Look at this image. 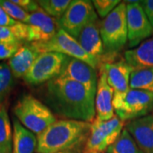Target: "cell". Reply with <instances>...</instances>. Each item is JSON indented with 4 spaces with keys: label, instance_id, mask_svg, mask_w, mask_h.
<instances>
[{
    "label": "cell",
    "instance_id": "30",
    "mask_svg": "<svg viewBox=\"0 0 153 153\" xmlns=\"http://www.w3.org/2000/svg\"><path fill=\"white\" fill-rule=\"evenodd\" d=\"M19 22L11 18L6 11L0 6V27H13Z\"/></svg>",
    "mask_w": 153,
    "mask_h": 153
},
{
    "label": "cell",
    "instance_id": "14",
    "mask_svg": "<svg viewBox=\"0 0 153 153\" xmlns=\"http://www.w3.org/2000/svg\"><path fill=\"white\" fill-rule=\"evenodd\" d=\"M124 128L131 134L143 152L153 153L152 114L129 121Z\"/></svg>",
    "mask_w": 153,
    "mask_h": 153
},
{
    "label": "cell",
    "instance_id": "8",
    "mask_svg": "<svg viewBox=\"0 0 153 153\" xmlns=\"http://www.w3.org/2000/svg\"><path fill=\"white\" fill-rule=\"evenodd\" d=\"M39 50L44 52H57L74 58L82 60L88 65L96 69L100 65V60L92 56L87 53L76 38L71 37L70 34L62 29H59L58 33L48 42L44 43H35Z\"/></svg>",
    "mask_w": 153,
    "mask_h": 153
},
{
    "label": "cell",
    "instance_id": "17",
    "mask_svg": "<svg viewBox=\"0 0 153 153\" xmlns=\"http://www.w3.org/2000/svg\"><path fill=\"white\" fill-rule=\"evenodd\" d=\"M83 49L92 56L100 60L105 55V48L100 36V24L99 21L88 24L76 38Z\"/></svg>",
    "mask_w": 153,
    "mask_h": 153
},
{
    "label": "cell",
    "instance_id": "22",
    "mask_svg": "<svg viewBox=\"0 0 153 153\" xmlns=\"http://www.w3.org/2000/svg\"><path fill=\"white\" fill-rule=\"evenodd\" d=\"M129 87L153 93V68L134 70L130 76Z\"/></svg>",
    "mask_w": 153,
    "mask_h": 153
},
{
    "label": "cell",
    "instance_id": "31",
    "mask_svg": "<svg viewBox=\"0 0 153 153\" xmlns=\"http://www.w3.org/2000/svg\"><path fill=\"white\" fill-rule=\"evenodd\" d=\"M140 4L145 11L151 26L153 30V0H144L140 1Z\"/></svg>",
    "mask_w": 153,
    "mask_h": 153
},
{
    "label": "cell",
    "instance_id": "26",
    "mask_svg": "<svg viewBox=\"0 0 153 153\" xmlns=\"http://www.w3.org/2000/svg\"><path fill=\"white\" fill-rule=\"evenodd\" d=\"M0 6L6 11V13L16 22L27 23L30 14L22 9L20 6L13 3L11 0H0Z\"/></svg>",
    "mask_w": 153,
    "mask_h": 153
},
{
    "label": "cell",
    "instance_id": "11",
    "mask_svg": "<svg viewBox=\"0 0 153 153\" xmlns=\"http://www.w3.org/2000/svg\"><path fill=\"white\" fill-rule=\"evenodd\" d=\"M28 27L27 43L48 42L58 33V20L49 16L41 8L30 14L26 23Z\"/></svg>",
    "mask_w": 153,
    "mask_h": 153
},
{
    "label": "cell",
    "instance_id": "7",
    "mask_svg": "<svg viewBox=\"0 0 153 153\" xmlns=\"http://www.w3.org/2000/svg\"><path fill=\"white\" fill-rule=\"evenodd\" d=\"M123 122L115 115L107 121L94 119L90 125V134L84 146L83 153H100L106 152L120 136Z\"/></svg>",
    "mask_w": 153,
    "mask_h": 153
},
{
    "label": "cell",
    "instance_id": "33",
    "mask_svg": "<svg viewBox=\"0 0 153 153\" xmlns=\"http://www.w3.org/2000/svg\"><path fill=\"white\" fill-rule=\"evenodd\" d=\"M0 153H7V152H0Z\"/></svg>",
    "mask_w": 153,
    "mask_h": 153
},
{
    "label": "cell",
    "instance_id": "35",
    "mask_svg": "<svg viewBox=\"0 0 153 153\" xmlns=\"http://www.w3.org/2000/svg\"><path fill=\"white\" fill-rule=\"evenodd\" d=\"M152 115H153V113H152Z\"/></svg>",
    "mask_w": 153,
    "mask_h": 153
},
{
    "label": "cell",
    "instance_id": "16",
    "mask_svg": "<svg viewBox=\"0 0 153 153\" xmlns=\"http://www.w3.org/2000/svg\"><path fill=\"white\" fill-rule=\"evenodd\" d=\"M41 54L35 43H24L8 62L13 76L16 78H23Z\"/></svg>",
    "mask_w": 153,
    "mask_h": 153
},
{
    "label": "cell",
    "instance_id": "12",
    "mask_svg": "<svg viewBox=\"0 0 153 153\" xmlns=\"http://www.w3.org/2000/svg\"><path fill=\"white\" fill-rule=\"evenodd\" d=\"M59 77L70 79L85 88L95 97L99 78L96 69L82 60L71 58L66 65L65 71Z\"/></svg>",
    "mask_w": 153,
    "mask_h": 153
},
{
    "label": "cell",
    "instance_id": "10",
    "mask_svg": "<svg viewBox=\"0 0 153 153\" xmlns=\"http://www.w3.org/2000/svg\"><path fill=\"white\" fill-rule=\"evenodd\" d=\"M128 41L131 48H136L153 34L151 23L140 4V1H127Z\"/></svg>",
    "mask_w": 153,
    "mask_h": 153
},
{
    "label": "cell",
    "instance_id": "19",
    "mask_svg": "<svg viewBox=\"0 0 153 153\" xmlns=\"http://www.w3.org/2000/svg\"><path fill=\"white\" fill-rule=\"evenodd\" d=\"M38 146V138L28 130L16 117L13 118V149L12 153H34Z\"/></svg>",
    "mask_w": 153,
    "mask_h": 153
},
{
    "label": "cell",
    "instance_id": "34",
    "mask_svg": "<svg viewBox=\"0 0 153 153\" xmlns=\"http://www.w3.org/2000/svg\"><path fill=\"white\" fill-rule=\"evenodd\" d=\"M100 153H104V152H100Z\"/></svg>",
    "mask_w": 153,
    "mask_h": 153
},
{
    "label": "cell",
    "instance_id": "1",
    "mask_svg": "<svg viewBox=\"0 0 153 153\" xmlns=\"http://www.w3.org/2000/svg\"><path fill=\"white\" fill-rule=\"evenodd\" d=\"M44 104L63 119L92 123L96 117L95 97L70 79L56 77L43 89Z\"/></svg>",
    "mask_w": 153,
    "mask_h": 153
},
{
    "label": "cell",
    "instance_id": "24",
    "mask_svg": "<svg viewBox=\"0 0 153 153\" xmlns=\"http://www.w3.org/2000/svg\"><path fill=\"white\" fill-rule=\"evenodd\" d=\"M71 0H39L38 4L43 10L49 16L59 20L62 16L68 7Z\"/></svg>",
    "mask_w": 153,
    "mask_h": 153
},
{
    "label": "cell",
    "instance_id": "3",
    "mask_svg": "<svg viewBox=\"0 0 153 153\" xmlns=\"http://www.w3.org/2000/svg\"><path fill=\"white\" fill-rule=\"evenodd\" d=\"M13 114L22 125L36 135L57 121L54 112L31 94H24L17 100L13 107Z\"/></svg>",
    "mask_w": 153,
    "mask_h": 153
},
{
    "label": "cell",
    "instance_id": "15",
    "mask_svg": "<svg viewBox=\"0 0 153 153\" xmlns=\"http://www.w3.org/2000/svg\"><path fill=\"white\" fill-rule=\"evenodd\" d=\"M105 72L107 82L115 93H124L130 87V76L134 71L126 60H119L116 62H105L101 65Z\"/></svg>",
    "mask_w": 153,
    "mask_h": 153
},
{
    "label": "cell",
    "instance_id": "25",
    "mask_svg": "<svg viewBox=\"0 0 153 153\" xmlns=\"http://www.w3.org/2000/svg\"><path fill=\"white\" fill-rule=\"evenodd\" d=\"M22 33L21 22L13 27H0V43L24 44Z\"/></svg>",
    "mask_w": 153,
    "mask_h": 153
},
{
    "label": "cell",
    "instance_id": "13",
    "mask_svg": "<svg viewBox=\"0 0 153 153\" xmlns=\"http://www.w3.org/2000/svg\"><path fill=\"white\" fill-rule=\"evenodd\" d=\"M114 92L107 82L106 72L100 66L97 91L95 95V113L96 119L107 121L114 117V108L112 105Z\"/></svg>",
    "mask_w": 153,
    "mask_h": 153
},
{
    "label": "cell",
    "instance_id": "6",
    "mask_svg": "<svg viewBox=\"0 0 153 153\" xmlns=\"http://www.w3.org/2000/svg\"><path fill=\"white\" fill-rule=\"evenodd\" d=\"M70 57L57 52H44L35 60L23 80L29 85H40L59 76L66 69Z\"/></svg>",
    "mask_w": 153,
    "mask_h": 153
},
{
    "label": "cell",
    "instance_id": "28",
    "mask_svg": "<svg viewBox=\"0 0 153 153\" xmlns=\"http://www.w3.org/2000/svg\"><path fill=\"white\" fill-rule=\"evenodd\" d=\"M23 44H8L0 43V60H10L16 54Z\"/></svg>",
    "mask_w": 153,
    "mask_h": 153
},
{
    "label": "cell",
    "instance_id": "32",
    "mask_svg": "<svg viewBox=\"0 0 153 153\" xmlns=\"http://www.w3.org/2000/svg\"><path fill=\"white\" fill-rule=\"evenodd\" d=\"M83 151H84V146H82V147L75 148V149H71V150H68V151L60 152L57 153H83Z\"/></svg>",
    "mask_w": 153,
    "mask_h": 153
},
{
    "label": "cell",
    "instance_id": "23",
    "mask_svg": "<svg viewBox=\"0 0 153 153\" xmlns=\"http://www.w3.org/2000/svg\"><path fill=\"white\" fill-rule=\"evenodd\" d=\"M15 78L8 63H0V107L4 105L10 96L15 86Z\"/></svg>",
    "mask_w": 153,
    "mask_h": 153
},
{
    "label": "cell",
    "instance_id": "5",
    "mask_svg": "<svg viewBox=\"0 0 153 153\" xmlns=\"http://www.w3.org/2000/svg\"><path fill=\"white\" fill-rule=\"evenodd\" d=\"M112 105L123 122L138 119L153 111V93L133 88L124 93H115Z\"/></svg>",
    "mask_w": 153,
    "mask_h": 153
},
{
    "label": "cell",
    "instance_id": "18",
    "mask_svg": "<svg viewBox=\"0 0 153 153\" xmlns=\"http://www.w3.org/2000/svg\"><path fill=\"white\" fill-rule=\"evenodd\" d=\"M124 60L134 70L153 68V37L124 53Z\"/></svg>",
    "mask_w": 153,
    "mask_h": 153
},
{
    "label": "cell",
    "instance_id": "4",
    "mask_svg": "<svg viewBox=\"0 0 153 153\" xmlns=\"http://www.w3.org/2000/svg\"><path fill=\"white\" fill-rule=\"evenodd\" d=\"M100 36L105 54L111 55L124 47L128 41L127 4L121 2L100 23Z\"/></svg>",
    "mask_w": 153,
    "mask_h": 153
},
{
    "label": "cell",
    "instance_id": "20",
    "mask_svg": "<svg viewBox=\"0 0 153 153\" xmlns=\"http://www.w3.org/2000/svg\"><path fill=\"white\" fill-rule=\"evenodd\" d=\"M5 105L0 107V152L12 153L13 134Z\"/></svg>",
    "mask_w": 153,
    "mask_h": 153
},
{
    "label": "cell",
    "instance_id": "29",
    "mask_svg": "<svg viewBox=\"0 0 153 153\" xmlns=\"http://www.w3.org/2000/svg\"><path fill=\"white\" fill-rule=\"evenodd\" d=\"M11 1L18 6H20L22 9L27 11L29 14H32L40 9L38 1H33V0H11Z\"/></svg>",
    "mask_w": 153,
    "mask_h": 153
},
{
    "label": "cell",
    "instance_id": "2",
    "mask_svg": "<svg viewBox=\"0 0 153 153\" xmlns=\"http://www.w3.org/2000/svg\"><path fill=\"white\" fill-rule=\"evenodd\" d=\"M91 123L61 119L57 120L37 135V153H57L85 146Z\"/></svg>",
    "mask_w": 153,
    "mask_h": 153
},
{
    "label": "cell",
    "instance_id": "9",
    "mask_svg": "<svg viewBox=\"0 0 153 153\" xmlns=\"http://www.w3.org/2000/svg\"><path fill=\"white\" fill-rule=\"evenodd\" d=\"M98 21L93 4L88 0H72L65 14L58 20L60 29L77 38L88 24Z\"/></svg>",
    "mask_w": 153,
    "mask_h": 153
},
{
    "label": "cell",
    "instance_id": "21",
    "mask_svg": "<svg viewBox=\"0 0 153 153\" xmlns=\"http://www.w3.org/2000/svg\"><path fill=\"white\" fill-rule=\"evenodd\" d=\"M106 153H144L139 147L134 138L125 128L123 129L120 136L108 149Z\"/></svg>",
    "mask_w": 153,
    "mask_h": 153
},
{
    "label": "cell",
    "instance_id": "27",
    "mask_svg": "<svg viewBox=\"0 0 153 153\" xmlns=\"http://www.w3.org/2000/svg\"><path fill=\"white\" fill-rule=\"evenodd\" d=\"M121 3L119 0H94V8L99 16L105 18Z\"/></svg>",
    "mask_w": 153,
    "mask_h": 153
}]
</instances>
